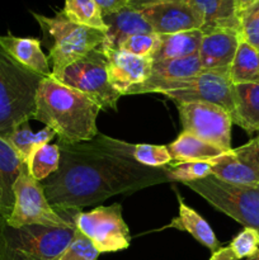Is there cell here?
Listing matches in <instances>:
<instances>
[{
	"instance_id": "cell-1",
	"label": "cell",
	"mask_w": 259,
	"mask_h": 260,
	"mask_svg": "<svg viewBox=\"0 0 259 260\" xmlns=\"http://www.w3.org/2000/svg\"><path fill=\"white\" fill-rule=\"evenodd\" d=\"M60 146L57 172L42 183L56 212H80L114 194L135 192L169 180L165 168H149L132 156V146L99 135V139Z\"/></svg>"
},
{
	"instance_id": "cell-2",
	"label": "cell",
	"mask_w": 259,
	"mask_h": 260,
	"mask_svg": "<svg viewBox=\"0 0 259 260\" xmlns=\"http://www.w3.org/2000/svg\"><path fill=\"white\" fill-rule=\"evenodd\" d=\"M99 111V106L91 99L51 75L41 80L36 96L35 119L57 135L58 144H80L98 136Z\"/></svg>"
},
{
	"instance_id": "cell-3",
	"label": "cell",
	"mask_w": 259,
	"mask_h": 260,
	"mask_svg": "<svg viewBox=\"0 0 259 260\" xmlns=\"http://www.w3.org/2000/svg\"><path fill=\"white\" fill-rule=\"evenodd\" d=\"M32 14L42 29L46 45L50 47L48 60L52 61V78L60 75L66 66L98 48L106 38L103 30L71 22L62 10L56 13L55 17Z\"/></svg>"
},
{
	"instance_id": "cell-4",
	"label": "cell",
	"mask_w": 259,
	"mask_h": 260,
	"mask_svg": "<svg viewBox=\"0 0 259 260\" xmlns=\"http://www.w3.org/2000/svg\"><path fill=\"white\" fill-rule=\"evenodd\" d=\"M42 79L0 50V135L35 119L36 96Z\"/></svg>"
},
{
	"instance_id": "cell-5",
	"label": "cell",
	"mask_w": 259,
	"mask_h": 260,
	"mask_svg": "<svg viewBox=\"0 0 259 260\" xmlns=\"http://www.w3.org/2000/svg\"><path fill=\"white\" fill-rule=\"evenodd\" d=\"M183 184L244 228L259 231V184H235L218 179L215 175Z\"/></svg>"
},
{
	"instance_id": "cell-6",
	"label": "cell",
	"mask_w": 259,
	"mask_h": 260,
	"mask_svg": "<svg viewBox=\"0 0 259 260\" xmlns=\"http://www.w3.org/2000/svg\"><path fill=\"white\" fill-rule=\"evenodd\" d=\"M14 203L10 215L7 217V225L13 229L23 226L41 225L46 228L76 229L73 221L62 217L48 203L42 183L33 179L28 173L27 165H23L13 185Z\"/></svg>"
},
{
	"instance_id": "cell-7",
	"label": "cell",
	"mask_w": 259,
	"mask_h": 260,
	"mask_svg": "<svg viewBox=\"0 0 259 260\" xmlns=\"http://www.w3.org/2000/svg\"><path fill=\"white\" fill-rule=\"evenodd\" d=\"M147 93H160L179 102H200L221 107L233 116L235 111L234 84L229 73L202 71L198 75L183 80L156 84Z\"/></svg>"
},
{
	"instance_id": "cell-8",
	"label": "cell",
	"mask_w": 259,
	"mask_h": 260,
	"mask_svg": "<svg viewBox=\"0 0 259 260\" xmlns=\"http://www.w3.org/2000/svg\"><path fill=\"white\" fill-rule=\"evenodd\" d=\"M76 229L41 225L13 229L7 225L8 260H57L74 240Z\"/></svg>"
},
{
	"instance_id": "cell-9",
	"label": "cell",
	"mask_w": 259,
	"mask_h": 260,
	"mask_svg": "<svg viewBox=\"0 0 259 260\" xmlns=\"http://www.w3.org/2000/svg\"><path fill=\"white\" fill-rule=\"evenodd\" d=\"M53 79L83 93L101 109L116 111L117 102L122 95L109 83L106 57L99 48L66 66L62 73Z\"/></svg>"
},
{
	"instance_id": "cell-10",
	"label": "cell",
	"mask_w": 259,
	"mask_h": 260,
	"mask_svg": "<svg viewBox=\"0 0 259 260\" xmlns=\"http://www.w3.org/2000/svg\"><path fill=\"white\" fill-rule=\"evenodd\" d=\"M73 222L93 243L99 254L124 250L131 243V235L122 217L119 203L99 206L90 212L75 213Z\"/></svg>"
},
{
	"instance_id": "cell-11",
	"label": "cell",
	"mask_w": 259,
	"mask_h": 260,
	"mask_svg": "<svg viewBox=\"0 0 259 260\" xmlns=\"http://www.w3.org/2000/svg\"><path fill=\"white\" fill-rule=\"evenodd\" d=\"M177 107L183 132L230 151L233 118L228 111L200 102H179Z\"/></svg>"
},
{
	"instance_id": "cell-12",
	"label": "cell",
	"mask_w": 259,
	"mask_h": 260,
	"mask_svg": "<svg viewBox=\"0 0 259 260\" xmlns=\"http://www.w3.org/2000/svg\"><path fill=\"white\" fill-rule=\"evenodd\" d=\"M156 35H173L201 29L202 17L185 0H169L139 10Z\"/></svg>"
},
{
	"instance_id": "cell-13",
	"label": "cell",
	"mask_w": 259,
	"mask_h": 260,
	"mask_svg": "<svg viewBox=\"0 0 259 260\" xmlns=\"http://www.w3.org/2000/svg\"><path fill=\"white\" fill-rule=\"evenodd\" d=\"M212 161L211 175L218 179L235 184H259V141L256 137Z\"/></svg>"
},
{
	"instance_id": "cell-14",
	"label": "cell",
	"mask_w": 259,
	"mask_h": 260,
	"mask_svg": "<svg viewBox=\"0 0 259 260\" xmlns=\"http://www.w3.org/2000/svg\"><path fill=\"white\" fill-rule=\"evenodd\" d=\"M103 55L109 83L122 95H126L130 89L149 78L152 66L151 57H140L122 50L106 51Z\"/></svg>"
},
{
	"instance_id": "cell-15",
	"label": "cell",
	"mask_w": 259,
	"mask_h": 260,
	"mask_svg": "<svg viewBox=\"0 0 259 260\" xmlns=\"http://www.w3.org/2000/svg\"><path fill=\"white\" fill-rule=\"evenodd\" d=\"M202 33L203 38L198 51L202 71L229 73L241 41L240 32L229 28H220Z\"/></svg>"
},
{
	"instance_id": "cell-16",
	"label": "cell",
	"mask_w": 259,
	"mask_h": 260,
	"mask_svg": "<svg viewBox=\"0 0 259 260\" xmlns=\"http://www.w3.org/2000/svg\"><path fill=\"white\" fill-rule=\"evenodd\" d=\"M103 19L107 25V30L103 43L98 47L102 52L119 50L122 43L132 36L152 33L151 27L142 17L141 13L136 9H132L131 7L104 15Z\"/></svg>"
},
{
	"instance_id": "cell-17",
	"label": "cell",
	"mask_w": 259,
	"mask_h": 260,
	"mask_svg": "<svg viewBox=\"0 0 259 260\" xmlns=\"http://www.w3.org/2000/svg\"><path fill=\"white\" fill-rule=\"evenodd\" d=\"M0 50L15 63L42 78L51 75L48 57L41 48V41L30 37H17L12 33L0 35Z\"/></svg>"
},
{
	"instance_id": "cell-18",
	"label": "cell",
	"mask_w": 259,
	"mask_h": 260,
	"mask_svg": "<svg viewBox=\"0 0 259 260\" xmlns=\"http://www.w3.org/2000/svg\"><path fill=\"white\" fill-rule=\"evenodd\" d=\"M202 73L201 68L200 55L195 53L192 56L175 60H161L152 61L151 71L146 80L140 85L134 86L127 91V94H144L147 93L151 86L156 84L167 83V81L183 80V79L192 78Z\"/></svg>"
},
{
	"instance_id": "cell-19",
	"label": "cell",
	"mask_w": 259,
	"mask_h": 260,
	"mask_svg": "<svg viewBox=\"0 0 259 260\" xmlns=\"http://www.w3.org/2000/svg\"><path fill=\"white\" fill-rule=\"evenodd\" d=\"M202 17V32L229 28L240 32L239 10L235 0H185Z\"/></svg>"
},
{
	"instance_id": "cell-20",
	"label": "cell",
	"mask_w": 259,
	"mask_h": 260,
	"mask_svg": "<svg viewBox=\"0 0 259 260\" xmlns=\"http://www.w3.org/2000/svg\"><path fill=\"white\" fill-rule=\"evenodd\" d=\"M202 38L203 33L201 29L173 33V35H159V41L154 53L151 55V60H175V58L188 57L198 53Z\"/></svg>"
},
{
	"instance_id": "cell-21",
	"label": "cell",
	"mask_w": 259,
	"mask_h": 260,
	"mask_svg": "<svg viewBox=\"0 0 259 260\" xmlns=\"http://www.w3.org/2000/svg\"><path fill=\"white\" fill-rule=\"evenodd\" d=\"M24 162L13 147L0 136V206L5 218L10 215L14 203L13 185Z\"/></svg>"
},
{
	"instance_id": "cell-22",
	"label": "cell",
	"mask_w": 259,
	"mask_h": 260,
	"mask_svg": "<svg viewBox=\"0 0 259 260\" xmlns=\"http://www.w3.org/2000/svg\"><path fill=\"white\" fill-rule=\"evenodd\" d=\"M235 111L233 123L249 134L259 132V84H235Z\"/></svg>"
},
{
	"instance_id": "cell-23",
	"label": "cell",
	"mask_w": 259,
	"mask_h": 260,
	"mask_svg": "<svg viewBox=\"0 0 259 260\" xmlns=\"http://www.w3.org/2000/svg\"><path fill=\"white\" fill-rule=\"evenodd\" d=\"M172 159L177 162L210 161L226 154V150L198 139L188 132H183L168 146Z\"/></svg>"
},
{
	"instance_id": "cell-24",
	"label": "cell",
	"mask_w": 259,
	"mask_h": 260,
	"mask_svg": "<svg viewBox=\"0 0 259 260\" xmlns=\"http://www.w3.org/2000/svg\"><path fill=\"white\" fill-rule=\"evenodd\" d=\"M0 136L13 147V150L17 152L18 156L22 159V161L27 164L30 155L38 147L48 144L56 136V134L47 126L37 132L32 131L29 126V121H27L18 124L14 128L9 129V131L0 135Z\"/></svg>"
},
{
	"instance_id": "cell-25",
	"label": "cell",
	"mask_w": 259,
	"mask_h": 260,
	"mask_svg": "<svg viewBox=\"0 0 259 260\" xmlns=\"http://www.w3.org/2000/svg\"><path fill=\"white\" fill-rule=\"evenodd\" d=\"M168 228L177 229L180 231L189 233L198 243L205 245L211 251H217L220 249V243L216 238L215 233L208 225L207 221L201 217L193 208L188 207L184 202L179 198V215L178 217L173 218L172 222Z\"/></svg>"
},
{
	"instance_id": "cell-26",
	"label": "cell",
	"mask_w": 259,
	"mask_h": 260,
	"mask_svg": "<svg viewBox=\"0 0 259 260\" xmlns=\"http://www.w3.org/2000/svg\"><path fill=\"white\" fill-rule=\"evenodd\" d=\"M233 84H259V50L241 40L229 69Z\"/></svg>"
},
{
	"instance_id": "cell-27",
	"label": "cell",
	"mask_w": 259,
	"mask_h": 260,
	"mask_svg": "<svg viewBox=\"0 0 259 260\" xmlns=\"http://www.w3.org/2000/svg\"><path fill=\"white\" fill-rule=\"evenodd\" d=\"M63 14L76 24L106 32L103 14L95 0H65Z\"/></svg>"
},
{
	"instance_id": "cell-28",
	"label": "cell",
	"mask_w": 259,
	"mask_h": 260,
	"mask_svg": "<svg viewBox=\"0 0 259 260\" xmlns=\"http://www.w3.org/2000/svg\"><path fill=\"white\" fill-rule=\"evenodd\" d=\"M61 151L58 145L46 144L38 147L27 161L28 173L37 182H42L46 178L57 172L60 167Z\"/></svg>"
},
{
	"instance_id": "cell-29",
	"label": "cell",
	"mask_w": 259,
	"mask_h": 260,
	"mask_svg": "<svg viewBox=\"0 0 259 260\" xmlns=\"http://www.w3.org/2000/svg\"><path fill=\"white\" fill-rule=\"evenodd\" d=\"M213 161H185L167 165L165 173L168 179L185 183L203 179L212 173Z\"/></svg>"
},
{
	"instance_id": "cell-30",
	"label": "cell",
	"mask_w": 259,
	"mask_h": 260,
	"mask_svg": "<svg viewBox=\"0 0 259 260\" xmlns=\"http://www.w3.org/2000/svg\"><path fill=\"white\" fill-rule=\"evenodd\" d=\"M132 156L139 164L149 168H164L173 161L168 146L159 145H134Z\"/></svg>"
},
{
	"instance_id": "cell-31",
	"label": "cell",
	"mask_w": 259,
	"mask_h": 260,
	"mask_svg": "<svg viewBox=\"0 0 259 260\" xmlns=\"http://www.w3.org/2000/svg\"><path fill=\"white\" fill-rule=\"evenodd\" d=\"M241 40L259 50V0L239 13Z\"/></svg>"
},
{
	"instance_id": "cell-32",
	"label": "cell",
	"mask_w": 259,
	"mask_h": 260,
	"mask_svg": "<svg viewBox=\"0 0 259 260\" xmlns=\"http://www.w3.org/2000/svg\"><path fill=\"white\" fill-rule=\"evenodd\" d=\"M99 251L85 235L76 229L74 240L57 260H96Z\"/></svg>"
},
{
	"instance_id": "cell-33",
	"label": "cell",
	"mask_w": 259,
	"mask_h": 260,
	"mask_svg": "<svg viewBox=\"0 0 259 260\" xmlns=\"http://www.w3.org/2000/svg\"><path fill=\"white\" fill-rule=\"evenodd\" d=\"M229 246L236 260L250 258L259 251V231L255 229L244 228V230L233 239Z\"/></svg>"
},
{
	"instance_id": "cell-34",
	"label": "cell",
	"mask_w": 259,
	"mask_h": 260,
	"mask_svg": "<svg viewBox=\"0 0 259 260\" xmlns=\"http://www.w3.org/2000/svg\"><path fill=\"white\" fill-rule=\"evenodd\" d=\"M157 41H159V35L156 33H141V35L132 36L124 41L119 50L140 57H151L157 46Z\"/></svg>"
},
{
	"instance_id": "cell-35",
	"label": "cell",
	"mask_w": 259,
	"mask_h": 260,
	"mask_svg": "<svg viewBox=\"0 0 259 260\" xmlns=\"http://www.w3.org/2000/svg\"><path fill=\"white\" fill-rule=\"evenodd\" d=\"M95 3L101 8L103 17L118 12V10L123 9V8L130 7L127 0H95Z\"/></svg>"
},
{
	"instance_id": "cell-36",
	"label": "cell",
	"mask_w": 259,
	"mask_h": 260,
	"mask_svg": "<svg viewBox=\"0 0 259 260\" xmlns=\"http://www.w3.org/2000/svg\"><path fill=\"white\" fill-rule=\"evenodd\" d=\"M5 228L7 218L0 213V260H8L7 258V239H5Z\"/></svg>"
},
{
	"instance_id": "cell-37",
	"label": "cell",
	"mask_w": 259,
	"mask_h": 260,
	"mask_svg": "<svg viewBox=\"0 0 259 260\" xmlns=\"http://www.w3.org/2000/svg\"><path fill=\"white\" fill-rule=\"evenodd\" d=\"M210 260H236V258L230 246H228V248H220L217 251H215Z\"/></svg>"
},
{
	"instance_id": "cell-38",
	"label": "cell",
	"mask_w": 259,
	"mask_h": 260,
	"mask_svg": "<svg viewBox=\"0 0 259 260\" xmlns=\"http://www.w3.org/2000/svg\"><path fill=\"white\" fill-rule=\"evenodd\" d=\"M127 2H128V5L132 8V9L140 10L145 7L159 4V3H163V2H169V0H127Z\"/></svg>"
},
{
	"instance_id": "cell-39",
	"label": "cell",
	"mask_w": 259,
	"mask_h": 260,
	"mask_svg": "<svg viewBox=\"0 0 259 260\" xmlns=\"http://www.w3.org/2000/svg\"><path fill=\"white\" fill-rule=\"evenodd\" d=\"M236 2V7H238V10L239 13L241 12V10L246 9L248 7H250L253 3H255L256 0H235Z\"/></svg>"
},
{
	"instance_id": "cell-40",
	"label": "cell",
	"mask_w": 259,
	"mask_h": 260,
	"mask_svg": "<svg viewBox=\"0 0 259 260\" xmlns=\"http://www.w3.org/2000/svg\"><path fill=\"white\" fill-rule=\"evenodd\" d=\"M246 260H259V251H258V253L255 254V255L250 256V258H248Z\"/></svg>"
},
{
	"instance_id": "cell-41",
	"label": "cell",
	"mask_w": 259,
	"mask_h": 260,
	"mask_svg": "<svg viewBox=\"0 0 259 260\" xmlns=\"http://www.w3.org/2000/svg\"><path fill=\"white\" fill-rule=\"evenodd\" d=\"M256 139H258V141H259V132H258V136H256Z\"/></svg>"
},
{
	"instance_id": "cell-42",
	"label": "cell",
	"mask_w": 259,
	"mask_h": 260,
	"mask_svg": "<svg viewBox=\"0 0 259 260\" xmlns=\"http://www.w3.org/2000/svg\"><path fill=\"white\" fill-rule=\"evenodd\" d=\"M0 213H2V206H0ZM2 215H3V213H2Z\"/></svg>"
}]
</instances>
